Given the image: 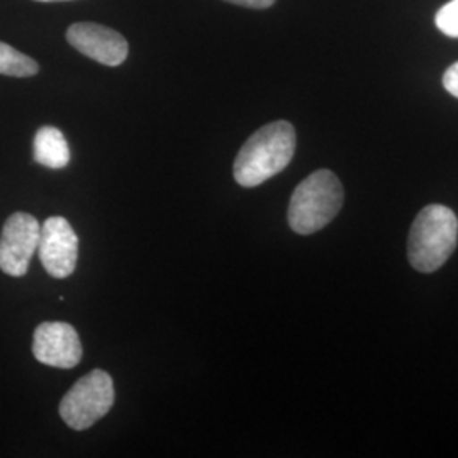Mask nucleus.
I'll use <instances>...</instances> for the list:
<instances>
[{
	"label": "nucleus",
	"mask_w": 458,
	"mask_h": 458,
	"mask_svg": "<svg viewBox=\"0 0 458 458\" xmlns=\"http://www.w3.org/2000/svg\"><path fill=\"white\" fill-rule=\"evenodd\" d=\"M295 153L294 126L276 121L253 132L234 160V181L242 187H257L276 177L293 162Z\"/></svg>",
	"instance_id": "f257e3e1"
},
{
	"label": "nucleus",
	"mask_w": 458,
	"mask_h": 458,
	"mask_svg": "<svg viewBox=\"0 0 458 458\" xmlns=\"http://www.w3.org/2000/svg\"><path fill=\"white\" fill-rule=\"evenodd\" d=\"M457 214L442 204H429L416 216L408 240V257L418 272L431 274L455 251Z\"/></svg>",
	"instance_id": "f03ea898"
},
{
	"label": "nucleus",
	"mask_w": 458,
	"mask_h": 458,
	"mask_svg": "<svg viewBox=\"0 0 458 458\" xmlns=\"http://www.w3.org/2000/svg\"><path fill=\"white\" fill-rule=\"evenodd\" d=\"M344 185L329 170H318L295 187L289 204V226L297 234H312L327 226L344 206Z\"/></svg>",
	"instance_id": "7ed1b4c3"
},
{
	"label": "nucleus",
	"mask_w": 458,
	"mask_h": 458,
	"mask_svg": "<svg viewBox=\"0 0 458 458\" xmlns=\"http://www.w3.org/2000/svg\"><path fill=\"white\" fill-rule=\"evenodd\" d=\"M114 382L106 370L96 369L79 378L60 403V416L75 431L89 429L114 404Z\"/></svg>",
	"instance_id": "20e7f679"
},
{
	"label": "nucleus",
	"mask_w": 458,
	"mask_h": 458,
	"mask_svg": "<svg viewBox=\"0 0 458 458\" xmlns=\"http://www.w3.org/2000/svg\"><path fill=\"white\" fill-rule=\"evenodd\" d=\"M41 225L28 213H14L0 234V270L11 277H24L39 245Z\"/></svg>",
	"instance_id": "39448f33"
},
{
	"label": "nucleus",
	"mask_w": 458,
	"mask_h": 458,
	"mask_svg": "<svg viewBox=\"0 0 458 458\" xmlns=\"http://www.w3.org/2000/svg\"><path fill=\"white\" fill-rule=\"evenodd\" d=\"M38 255L51 277L66 278L75 272L79 238L65 217L53 216L41 225Z\"/></svg>",
	"instance_id": "423d86ee"
},
{
	"label": "nucleus",
	"mask_w": 458,
	"mask_h": 458,
	"mask_svg": "<svg viewBox=\"0 0 458 458\" xmlns=\"http://www.w3.org/2000/svg\"><path fill=\"white\" fill-rule=\"evenodd\" d=\"M82 353L79 333L72 325L48 321L34 329L33 355L39 363L66 370L81 363Z\"/></svg>",
	"instance_id": "0eeeda50"
},
{
	"label": "nucleus",
	"mask_w": 458,
	"mask_h": 458,
	"mask_svg": "<svg viewBox=\"0 0 458 458\" xmlns=\"http://www.w3.org/2000/svg\"><path fill=\"white\" fill-rule=\"evenodd\" d=\"M70 47L106 66H119L128 58V41L114 30L96 22H77L66 31Z\"/></svg>",
	"instance_id": "6e6552de"
},
{
	"label": "nucleus",
	"mask_w": 458,
	"mask_h": 458,
	"mask_svg": "<svg viewBox=\"0 0 458 458\" xmlns=\"http://www.w3.org/2000/svg\"><path fill=\"white\" fill-rule=\"evenodd\" d=\"M34 162L48 168H65L70 164V147L65 134L55 126H43L34 136Z\"/></svg>",
	"instance_id": "1a4fd4ad"
},
{
	"label": "nucleus",
	"mask_w": 458,
	"mask_h": 458,
	"mask_svg": "<svg viewBox=\"0 0 458 458\" xmlns=\"http://www.w3.org/2000/svg\"><path fill=\"white\" fill-rule=\"evenodd\" d=\"M39 66L28 55L0 41V73L7 77H33Z\"/></svg>",
	"instance_id": "9d476101"
},
{
	"label": "nucleus",
	"mask_w": 458,
	"mask_h": 458,
	"mask_svg": "<svg viewBox=\"0 0 458 458\" xmlns=\"http://www.w3.org/2000/svg\"><path fill=\"white\" fill-rule=\"evenodd\" d=\"M437 28L450 38H458V0L445 4L435 17Z\"/></svg>",
	"instance_id": "9b49d317"
},
{
	"label": "nucleus",
	"mask_w": 458,
	"mask_h": 458,
	"mask_svg": "<svg viewBox=\"0 0 458 458\" xmlns=\"http://www.w3.org/2000/svg\"><path fill=\"white\" fill-rule=\"evenodd\" d=\"M443 87L458 98V62L450 66L443 75Z\"/></svg>",
	"instance_id": "f8f14e48"
},
{
	"label": "nucleus",
	"mask_w": 458,
	"mask_h": 458,
	"mask_svg": "<svg viewBox=\"0 0 458 458\" xmlns=\"http://www.w3.org/2000/svg\"><path fill=\"white\" fill-rule=\"evenodd\" d=\"M234 5H242V7H251V9H267L270 5H274L276 0H225Z\"/></svg>",
	"instance_id": "ddd939ff"
},
{
	"label": "nucleus",
	"mask_w": 458,
	"mask_h": 458,
	"mask_svg": "<svg viewBox=\"0 0 458 458\" xmlns=\"http://www.w3.org/2000/svg\"><path fill=\"white\" fill-rule=\"evenodd\" d=\"M36 2H68V0H36Z\"/></svg>",
	"instance_id": "4468645a"
}]
</instances>
